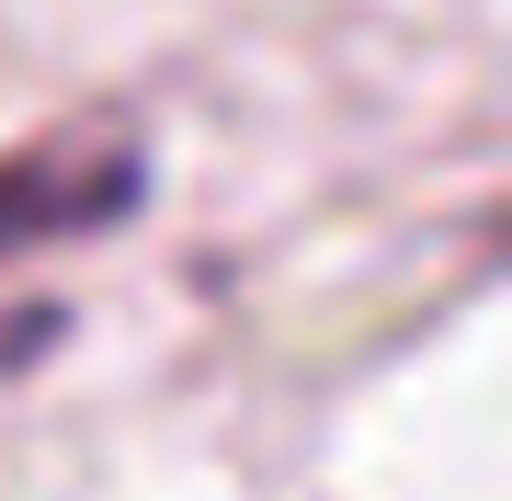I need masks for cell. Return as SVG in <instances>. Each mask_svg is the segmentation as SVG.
<instances>
[{
    "label": "cell",
    "mask_w": 512,
    "mask_h": 501,
    "mask_svg": "<svg viewBox=\"0 0 512 501\" xmlns=\"http://www.w3.org/2000/svg\"><path fill=\"white\" fill-rule=\"evenodd\" d=\"M148 194V160L114 137H35V149L0 160V262L35 240H92Z\"/></svg>",
    "instance_id": "6da1fadb"
}]
</instances>
